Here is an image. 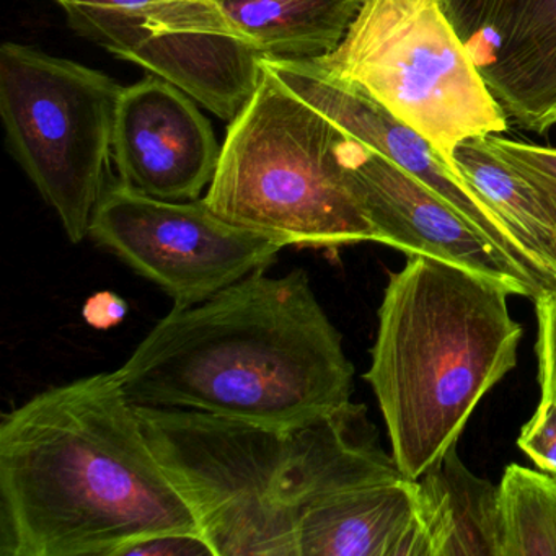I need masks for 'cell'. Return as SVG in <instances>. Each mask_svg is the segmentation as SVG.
Listing matches in <instances>:
<instances>
[{
    "label": "cell",
    "mask_w": 556,
    "mask_h": 556,
    "mask_svg": "<svg viewBox=\"0 0 556 556\" xmlns=\"http://www.w3.org/2000/svg\"><path fill=\"white\" fill-rule=\"evenodd\" d=\"M164 532L201 530L118 372L53 387L4 413L0 555L116 556Z\"/></svg>",
    "instance_id": "6da1fadb"
},
{
    "label": "cell",
    "mask_w": 556,
    "mask_h": 556,
    "mask_svg": "<svg viewBox=\"0 0 556 556\" xmlns=\"http://www.w3.org/2000/svg\"><path fill=\"white\" fill-rule=\"evenodd\" d=\"M116 372L135 405L294 428L350 402L354 367L298 268L174 307Z\"/></svg>",
    "instance_id": "7a4b0ae2"
},
{
    "label": "cell",
    "mask_w": 556,
    "mask_h": 556,
    "mask_svg": "<svg viewBox=\"0 0 556 556\" xmlns=\"http://www.w3.org/2000/svg\"><path fill=\"white\" fill-rule=\"evenodd\" d=\"M507 286L429 256L390 273L370 367L392 455L418 480L457 445L480 400L517 364Z\"/></svg>",
    "instance_id": "3957f363"
},
{
    "label": "cell",
    "mask_w": 556,
    "mask_h": 556,
    "mask_svg": "<svg viewBox=\"0 0 556 556\" xmlns=\"http://www.w3.org/2000/svg\"><path fill=\"white\" fill-rule=\"evenodd\" d=\"M350 139L263 66L255 96L229 123L203 200L223 219L285 247L376 242L351 181Z\"/></svg>",
    "instance_id": "277c9868"
},
{
    "label": "cell",
    "mask_w": 556,
    "mask_h": 556,
    "mask_svg": "<svg viewBox=\"0 0 556 556\" xmlns=\"http://www.w3.org/2000/svg\"><path fill=\"white\" fill-rule=\"evenodd\" d=\"M136 409L214 555L299 556L317 475L311 421L271 428L197 409Z\"/></svg>",
    "instance_id": "5b68a950"
},
{
    "label": "cell",
    "mask_w": 556,
    "mask_h": 556,
    "mask_svg": "<svg viewBox=\"0 0 556 556\" xmlns=\"http://www.w3.org/2000/svg\"><path fill=\"white\" fill-rule=\"evenodd\" d=\"M315 61L425 136L452 164L462 142L507 131L509 118L439 0H364L340 47Z\"/></svg>",
    "instance_id": "8992f818"
},
{
    "label": "cell",
    "mask_w": 556,
    "mask_h": 556,
    "mask_svg": "<svg viewBox=\"0 0 556 556\" xmlns=\"http://www.w3.org/2000/svg\"><path fill=\"white\" fill-rule=\"evenodd\" d=\"M123 89L76 61L25 45L0 48V115L9 149L73 243L89 236L112 184Z\"/></svg>",
    "instance_id": "52a82bcc"
},
{
    "label": "cell",
    "mask_w": 556,
    "mask_h": 556,
    "mask_svg": "<svg viewBox=\"0 0 556 556\" xmlns=\"http://www.w3.org/2000/svg\"><path fill=\"white\" fill-rule=\"evenodd\" d=\"M89 237L129 268L191 307L266 269L282 243L217 216L204 200L168 201L112 181Z\"/></svg>",
    "instance_id": "ba28073f"
},
{
    "label": "cell",
    "mask_w": 556,
    "mask_h": 556,
    "mask_svg": "<svg viewBox=\"0 0 556 556\" xmlns=\"http://www.w3.org/2000/svg\"><path fill=\"white\" fill-rule=\"evenodd\" d=\"M77 34L167 80L232 123L258 89L263 58L226 25L216 0H177L167 8L64 5Z\"/></svg>",
    "instance_id": "9c48e42d"
},
{
    "label": "cell",
    "mask_w": 556,
    "mask_h": 556,
    "mask_svg": "<svg viewBox=\"0 0 556 556\" xmlns=\"http://www.w3.org/2000/svg\"><path fill=\"white\" fill-rule=\"evenodd\" d=\"M354 193L376 230V243L429 256L496 279L513 294L542 295L532 278L451 204L408 172L350 136Z\"/></svg>",
    "instance_id": "30bf717a"
},
{
    "label": "cell",
    "mask_w": 556,
    "mask_h": 556,
    "mask_svg": "<svg viewBox=\"0 0 556 556\" xmlns=\"http://www.w3.org/2000/svg\"><path fill=\"white\" fill-rule=\"evenodd\" d=\"M262 63L295 96L324 113L348 135L431 188L514 260L535 281L542 295L546 294L529 256L500 217L425 136L393 116L363 90L331 76L317 61L263 60Z\"/></svg>",
    "instance_id": "8fae6325"
},
{
    "label": "cell",
    "mask_w": 556,
    "mask_h": 556,
    "mask_svg": "<svg viewBox=\"0 0 556 556\" xmlns=\"http://www.w3.org/2000/svg\"><path fill=\"white\" fill-rule=\"evenodd\" d=\"M507 118L556 125V0H439Z\"/></svg>",
    "instance_id": "7c38bea8"
},
{
    "label": "cell",
    "mask_w": 556,
    "mask_h": 556,
    "mask_svg": "<svg viewBox=\"0 0 556 556\" xmlns=\"http://www.w3.org/2000/svg\"><path fill=\"white\" fill-rule=\"evenodd\" d=\"M220 152L213 126L184 90L157 76L123 89L113 161L126 187L159 200H200Z\"/></svg>",
    "instance_id": "4fadbf2b"
},
{
    "label": "cell",
    "mask_w": 556,
    "mask_h": 556,
    "mask_svg": "<svg viewBox=\"0 0 556 556\" xmlns=\"http://www.w3.org/2000/svg\"><path fill=\"white\" fill-rule=\"evenodd\" d=\"M299 556H429L413 480L338 494L299 520Z\"/></svg>",
    "instance_id": "5bb4252c"
},
{
    "label": "cell",
    "mask_w": 556,
    "mask_h": 556,
    "mask_svg": "<svg viewBox=\"0 0 556 556\" xmlns=\"http://www.w3.org/2000/svg\"><path fill=\"white\" fill-rule=\"evenodd\" d=\"M413 483L429 556H501L497 486L475 477L457 448Z\"/></svg>",
    "instance_id": "9a60e30c"
},
{
    "label": "cell",
    "mask_w": 556,
    "mask_h": 556,
    "mask_svg": "<svg viewBox=\"0 0 556 556\" xmlns=\"http://www.w3.org/2000/svg\"><path fill=\"white\" fill-rule=\"evenodd\" d=\"M263 60L315 61L340 47L364 0H216Z\"/></svg>",
    "instance_id": "2e32d148"
},
{
    "label": "cell",
    "mask_w": 556,
    "mask_h": 556,
    "mask_svg": "<svg viewBox=\"0 0 556 556\" xmlns=\"http://www.w3.org/2000/svg\"><path fill=\"white\" fill-rule=\"evenodd\" d=\"M452 161L529 256L545 292L556 291V223L535 191L481 138L458 144Z\"/></svg>",
    "instance_id": "e0dca14e"
},
{
    "label": "cell",
    "mask_w": 556,
    "mask_h": 556,
    "mask_svg": "<svg viewBox=\"0 0 556 556\" xmlns=\"http://www.w3.org/2000/svg\"><path fill=\"white\" fill-rule=\"evenodd\" d=\"M501 556H556V477L510 464L497 486Z\"/></svg>",
    "instance_id": "ac0fdd59"
},
{
    "label": "cell",
    "mask_w": 556,
    "mask_h": 556,
    "mask_svg": "<svg viewBox=\"0 0 556 556\" xmlns=\"http://www.w3.org/2000/svg\"><path fill=\"white\" fill-rule=\"evenodd\" d=\"M481 139L494 155L530 185L556 223V149L513 141L500 135Z\"/></svg>",
    "instance_id": "d6986e66"
},
{
    "label": "cell",
    "mask_w": 556,
    "mask_h": 556,
    "mask_svg": "<svg viewBox=\"0 0 556 556\" xmlns=\"http://www.w3.org/2000/svg\"><path fill=\"white\" fill-rule=\"evenodd\" d=\"M519 447L540 470L556 475V402L540 399L532 418L520 431Z\"/></svg>",
    "instance_id": "ffe728a7"
},
{
    "label": "cell",
    "mask_w": 556,
    "mask_h": 556,
    "mask_svg": "<svg viewBox=\"0 0 556 556\" xmlns=\"http://www.w3.org/2000/svg\"><path fill=\"white\" fill-rule=\"evenodd\" d=\"M539 337V382L542 399L556 402V291L546 292L535 301Z\"/></svg>",
    "instance_id": "44dd1931"
},
{
    "label": "cell",
    "mask_w": 556,
    "mask_h": 556,
    "mask_svg": "<svg viewBox=\"0 0 556 556\" xmlns=\"http://www.w3.org/2000/svg\"><path fill=\"white\" fill-rule=\"evenodd\" d=\"M116 556H216L198 532H164L126 543Z\"/></svg>",
    "instance_id": "7402d4cb"
},
{
    "label": "cell",
    "mask_w": 556,
    "mask_h": 556,
    "mask_svg": "<svg viewBox=\"0 0 556 556\" xmlns=\"http://www.w3.org/2000/svg\"><path fill=\"white\" fill-rule=\"evenodd\" d=\"M128 314V304L122 295L113 291H100L90 295L84 304L83 315L87 324L96 330H110L118 327Z\"/></svg>",
    "instance_id": "603a6c76"
},
{
    "label": "cell",
    "mask_w": 556,
    "mask_h": 556,
    "mask_svg": "<svg viewBox=\"0 0 556 556\" xmlns=\"http://www.w3.org/2000/svg\"><path fill=\"white\" fill-rule=\"evenodd\" d=\"M555 477H556V475H555Z\"/></svg>",
    "instance_id": "cb8c5ba5"
}]
</instances>
